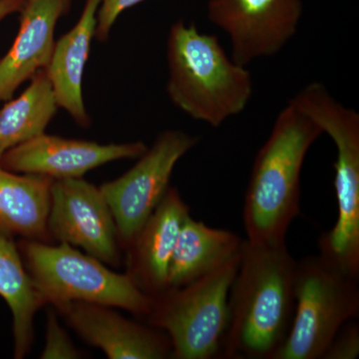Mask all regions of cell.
Returning a JSON list of instances; mask_svg holds the SVG:
<instances>
[{"label": "cell", "instance_id": "4fadbf2b", "mask_svg": "<svg viewBox=\"0 0 359 359\" xmlns=\"http://www.w3.org/2000/svg\"><path fill=\"white\" fill-rule=\"evenodd\" d=\"M70 4L71 0H25L18 35L0 59V102L13 98L21 85L47 67L55 45L56 25Z\"/></svg>", "mask_w": 359, "mask_h": 359}, {"label": "cell", "instance_id": "52a82bcc", "mask_svg": "<svg viewBox=\"0 0 359 359\" xmlns=\"http://www.w3.org/2000/svg\"><path fill=\"white\" fill-rule=\"evenodd\" d=\"M358 280L320 255L297 261L294 318L273 359H321L340 328L358 318Z\"/></svg>", "mask_w": 359, "mask_h": 359}, {"label": "cell", "instance_id": "277c9868", "mask_svg": "<svg viewBox=\"0 0 359 359\" xmlns=\"http://www.w3.org/2000/svg\"><path fill=\"white\" fill-rule=\"evenodd\" d=\"M334 141L337 219L318 240L320 255L359 278V114L335 100L327 87L313 82L290 99Z\"/></svg>", "mask_w": 359, "mask_h": 359}, {"label": "cell", "instance_id": "7c38bea8", "mask_svg": "<svg viewBox=\"0 0 359 359\" xmlns=\"http://www.w3.org/2000/svg\"><path fill=\"white\" fill-rule=\"evenodd\" d=\"M56 309L85 341L108 358H172L171 341L164 332L127 320L111 306L71 302Z\"/></svg>", "mask_w": 359, "mask_h": 359}, {"label": "cell", "instance_id": "2e32d148", "mask_svg": "<svg viewBox=\"0 0 359 359\" xmlns=\"http://www.w3.org/2000/svg\"><path fill=\"white\" fill-rule=\"evenodd\" d=\"M245 241L189 215L179 233L168 273V289L184 287L240 256Z\"/></svg>", "mask_w": 359, "mask_h": 359}, {"label": "cell", "instance_id": "9a60e30c", "mask_svg": "<svg viewBox=\"0 0 359 359\" xmlns=\"http://www.w3.org/2000/svg\"><path fill=\"white\" fill-rule=\"evenodd\" d=\"M101 0H86L76 25L55 41L45 68L58 108H62L78 125L88 127L91 119L83 98V76L92 39L95 37L97 13Z\"/></svg>", "mask_w": 359, "mask_h": 359}, {"label": "cell", "instance_id": "44dd1931", "mask_svg": "<svg viewBox=\"0 0 359 359\" xmlns=\"http://www.w3.org/2000/svg\"><path fill=\"white\" fill-rule=\"evenodd\" d=\"M359 355V327L346 323L335 335L321 359H354Z\"/></svg>", "mask_w": 359, "mask_h": 359}, {"label": "cell", "instance_id": "3957f363", "mask_svg": "<svg viewBox=\"0 0 359 359\" xmlns=\"http://www.w3.org/2000/svg\"><path fill=\"white\" fill-rule=\"evenodd\" d=\"M171 102L193 119L214 128L241 114L254 93L252 74L224 51L216 35L178 20L167 39Z\"/></svg>", "mask_w": 359, "mask_h": 359}, {"label": "cell", "instance_id": "9c48e42d", "mask_svg": "<svg viewBox=\"0 0 359 359\" xmlns=\"http://www.w3.org/2000/svg\"><path fill=\"white\" fill-rule=\"evenodd\" d=\"M208 18L230 39L231 59L247 67L282 51L299 28L302 0H209Z\"/></svg>", "mask_w": 359, "mask_h": 359}, {"label": "cell", "instance_id": "7a4b0ae2", "mask_svg": "<svg viewBox=\"0 0 359 359\" xmlns=\"http://www.w3.org/2000/svg\"><path fill=\"white\" fill-rule=\"evenodd\" d=\"M323 131L289 100L259 149L245 191L243 222L248 242H285L301 210L304 159Z\"/></svg>", "mask_w": 359, "mask_h": 359}, {"label": "cell", "instance_id": "603a6c76", "mask_svg": "<svg viewBox=\"0 0 359 359\" xmlns=\"http://www.w3.org/2000/svg\"><path fill=\"white\" fill-rule=\"evenodd\" d=\"M25 0H0V22L11 14L20 13Z\"/></svg>", "mask_w": 359, "mask_h": 359}, {"label": "cell", "instance_id": "e0dca14e", "mask_svg": "<svg viewBox=\"0 0 359 359\" xmlns=\"http://www.w3.org/2000/svg\"><path fill=\"white\" fill-rule=\"evenodd\" d=\"M52 182L39 175L9 171L0 164V231L48 243Z\"/></svg>", "mask_w": 359, "mask_h": 359}, {"label": "cell", "instance_id": "ffe728a7", "mask_svg": "<svg viewBox=\"0 0 359 359\" xmlns=\"http://www.w3.org/2000/svg\"><path fill=\"white\" fill-rule=\"evenodd\" d=\"M40 358H79L80 353L73 346L67 332L59 325L57 316L53 311L47 313L46 344Z\"/></svg>", "mask_w": 359, "mask_h": 359}, {"label": "cell", "instance_id": "8992f818", "mask_svg": "<svg viewBox=\"0 0 359 359\" xmlns=\"http://www.w3.org/2000/svg\"><path fill=\"white\" fill-rule=\"evenodd\" d=\"M21 256L45 302L55 308L85 302L126 309L142 318L150 311L151 297L128 273H114L66 243L52 245L26 240L21 245Z\"/></svg>", "mask_w": 359, "mask_h": 359}, {"label": "cell", "instance_id": "30bf717a", "mask_svg": "<svg viewBox=\"0 0 359 359\" xmlns=\"http://www.w3.org/2000/svg\"><path fill=\"white\" fill-rule=\"evenodd\" d=\"M49 237L81 248L102 263H119L114 217L100 188L83 178L53 180Z\"/></svg>", "mask_w": 359, "mask_h": 359}, {"label": "cell", "instance_id": "ac0fdd59", "mask_svg": "<svg viewBox=\"0 0 359 359\" xmlns=\"http://www.w3.org/2000/svg\"><path fill=\"white\" fill-rule=\"evenodd\" d=\"M0 295L13 313L14 358H23L32 347L35 314L46 302L28 273L18 248L11 237L1 231Z\"/></svg>", "mask_w": 359, "mask_h": 359}, {"label": "cell", "instance_id": "7402d4cb", "mask_svg": "<svg viewBox=\"0 0 359 359\" xmlns=\"http://www.w3.org/2000/svg\"><path fill=\"white\" fill-rule=\"evenodd\" d=\"M144 1L146 0H101L97 13L96 39L101 42L107 40L118 18Z\"/></svg>", "mask_w": 359, "mask_h": 359}, {"label": "cell", "instance_id": "8fae6325", "mask_svg": "<svg viewBox=\"0 0 359 359\" xmlns=\"http://www.w3.org/2000/svg\"><path fill=\"white\" fill-rule=\"evenodd\" d=\"M147 148L140 141L104 145L43 133L7 151L0 164L15 173L51 180L82 178L87 172L113 161L137 159Z\"/></svg>", "mask_w": 359, "mask_h": 359}, {"label": "cell", "instance_id": "5bb4252c", "mask_svg": "<svg viewBox=\"0 0 359 359\" xmlns=\"http://www.w3.org/2000/svg\"><path fill=\"white\" fill-rule=\"evenodd\" d=\"M190 208L176 188L170 187L128 250V275L149 297L168 289V273L182 224Z\"/></svg>", "mask_w": 359, "mask_h": 359}, {"label": "cell", "instance_id": "5b68a950", "mask_svg": "<svg viewBox=\"0 0 359 359\" xmlns=\"http://www.w3.org/2000/svg\"><path fill=\"white\" fill-rule=\"evenodd\" d=\"M241 259L242 254L184 287L151 297L146 318L169 337L172 358H219L228 327L229 294Z\"/></svg>", "mask_w": 359, "mask_h": 359}, {"label": "cell", "instance_id": "6da1fadb", "mask_svg": "<svg viewBox=\"0 0 359 359\" xmlns=\"http://www.w3.org/2000/svg\"><path fill=\"white\" fill-rule=\"evenodd\" d=\"M297 266L285 242L245 241L229 294L228 327L219 358H275L294 318Z\"/></svg>", "mask_w": 359, "mask_h": 359}, {"label": "cell", "instance_id": "ba28073f", "mask_svg": "<svg viewBox=\"0 0 359 359\" xmlns=\"http://www.w3.org/2000/svg\"><path fill=\"white\" fill-rule=\"evenodd\" d=\"M199 142L200 137L181 130H166L129 171L100 187L124 249L131 245L169 190L177 163Z\"/></svg>", "mask_w": 359, "mask_h": 359}, {"label": "cell", "instance_id": "d6986e66", "mask_svg": "<svg viewBox=\"0 0 359 359\" xmlns=\"http://www.w3.org/2000/svg\"><path fill=\"white\" fill-rule=\"evenodd\" d=\"M27 88L0 108V159L20 144L45 133L58 105L45 70L32 78Z\"/></svg>", "mask_w": 359, "mask_h": 359}]
</instances>
